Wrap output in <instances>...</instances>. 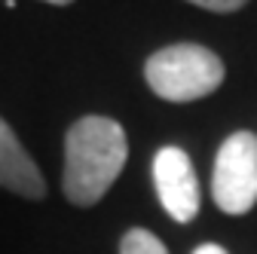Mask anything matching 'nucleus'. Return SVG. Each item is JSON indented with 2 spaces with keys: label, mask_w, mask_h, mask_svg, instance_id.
Listing matches in <instances>:
<instances>
[{
  "label": "nucleus",
  "mask_w": 257,
  "mask_h": 254,
  "mask_svg": "<svg viewBox=\"0 0 257 254\" xmlns=\"http://www.w3.org/2000/svg\"><path fill=\"white\" fill-rule=\"evenodd\" d=\"M0 187L13 190L25 199H43L46 196V181L37 169V163L28 156L16 132L0 116Z\"/></svg>",
  "instance_id": "5"
},
{
  "label": "nucleus",
  "mask_w": 257,
  "mask_h": 254,
  "mask_svg": "<svg viewBox=\"0 0 257 254\" xmlns=\"http://www.w3.org/2000/svg\"><path fill=\"white\" fill-rule=\"evenodd\" d=\"M119 254H169L150 230H128L119 242Z\"/></svg>",
  "instance_id": "6"
},
{
  "label": "nucleus",
  "mask_w": 257,
  "mask_h": 254,
  "mask_svg": "<svg viewBox=\"0 0 257 254\" xmlns=\"http://www.w3.org/2000/svg\"><path fill=\"white\" fill-rule=\"evenodd\" d=\"M214 205L227 214H245L257 202V135L236 132L220 144L211 172Z\"/></svg>",
  "instance_id": "3"
},
{
  "label": "nucleus",
  "mask_w": 257,
  "mask_h": 254,
  "mask_svg": "<svg viewBox=\"0 0 257 254\" xmlns=\"http://www.w3.org/2000/svg\"><path fill=\"white\" fill-rule=\"evenodd\" d=\"M187 4H196V7L211 10V13H233V10L245 7L248 0H187Z\"/></svg>",
  "instance_id": "7"
},
{
  "label": "nucleus",
  "mask_w": 257,
  "mask_h": 254,
  "mask_svg": "<svg viewBox=\"0 0 257 254\" xmlns=\"http://www.w3.org/2000/svg\"><path fill=\"white\" fill-rule=\"evenodd\" d=\"M46 4H55V7H68V4H74V0H46Z\"/></svg>",
  "instance_id": "9"
},
{
  "label": "nucleus",
  "mask_w": 257,
  "mask_h": 254,
  "mask_svg": "<svg viewBox=\"0 0 257 254\" xmlns=\"http://www.w3.org/2000/svg\"><path fill=\"white\" fill-rule=\"evenodd\" d=\"M128 156L122 125L110 116H83L64 138V196L74 205H95L119 178Z\"/></svg>",
  "instance_id": "1"
},
{
  "label": "nucleus",
  "mask_w": 257,
  "mask_h": 254,
  "mask_svg": "<svg viewBox=\"0 0 257 254\" xmlns=\"http://www.w3.org/2000/svg\"><path fill=\"white\" fill-rule=\"evenodd\" d=\"M193 254H227V251H223L220 245H214V242H208V245H199Z\"/></svg>",
  "instance_id": "8"
},
{
  "label": "nucleus",
  "mask_w": 257,
  "mask_h": 254,
  "mask_svg": "<svg viewBox=\"0 0 257 254\" xmlns=\"http://www.w3.org/2000/svg\"><path fill=\"white\" fill-rule=\"evenodd\" d=\"M147 86L166 101H196L223 83V61L196 43L166 46L147 58Z\"/></svg>",
  "instance_id": "2"
},
{
  "label": "nucleus",
  "mask_w": 257,
  "mask_h": 254,
  "mask_svg": "<svg viewBox=\"0 0 257 254\" xmlns=\"http://www.w3.org/2000/svg\"><path fill=\"white\" fill-rule=\"evenodd\" d=\"M153 184L163 208L178 224H187L199 214V181L181 147H163L153 156Z\"/></svg>",
  "instance_id": "4"
}]
</instances>
